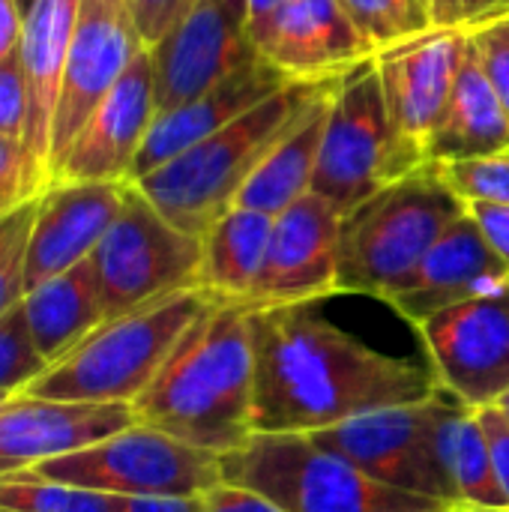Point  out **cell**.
I'll use <instances>...</instances> for the list:
<instances>
[{"label": "cell", "mask_w": 509, "mask_h": 512, "mask_svg": "<svg viewBox=\"0 0 509 512\" xmlns=\"http://www.w3.org/2000/svg\"><path fill=\"white\" fill-rule=\"evenodd\" d=\"M255 432L312 435L351 417L435 396L432 369L378 351L315 312V303L249 306Z\"/></svg>", "instance_id": "cell-1"}, {"label": "cell", "mask_w": 509, "mask_h": 512, "mask_svg": "<svg viewBox=\"0 0 509 512\" xmlns=\"http://www.w3.org/2000/svg\"><path fill=\"white\" fill-rule=\"evenodd\" d=\"M132 411L138 423L216 456L243 447L255 435L249 306L216 300L180 336Z\"/></svg>", "instance_id": "cell-2"}, {"label": "cell", "mask_w": 509, "mask_h": 512, "mask_svg": "<svg viewBox=\"0 0 509 512\" xmlns=\"http://www.w3.org/2000/svg\"><path fill=\"white\" fill-rule=\"evenodd\" d=\"M336 81L339 78L288 81L210 138L132 183L171 225L204 237L210 225L237 204L240 189L267 153L336 87Z\"/></svg>", "instance_id": "cell-3"}, {"label": "cell", "mask_w": 509, "mask_h": 512, "mask_svg": "<svg viewBox=\"0 0 509 512\" xmlns=\"http://www.w3.org/2000/svg\"><path fill=\"white\" fill-rule=\"evenodd\" d=\"M213 303V294L189 288L105 321L24 393L60 402L132 405L153 384L180 336Z\"/></svg>", "instance_id": "cell-4"}, {"label": "cell", "mask_w": 509, "mask_h": 512, "mask_svg": "<svg viewBox=\"0 0 509 512\" xmlns=\"http://www.w3.org/2000/svg\"><path fill=\"white\" fill-rule=\"evenodd\" d=\"M465 213L468 204L435 165L390 183L342 219L339 294L387 300Z\"/></svg>", "instance_id": "cell-5"}, {"label": "cell", "mask_w": 509, "mask_h": 512, "mask_svg": "<svg viewBox=\"0 0 509 512\" xmlns=\"http://www.w3.org/2000/svg\"><path fill=\"white\" fill-rule=\"evenodd\" d=\"M222 483L252 489L282 512H456L384 486L300 432H255L219 456Z\"/></svg>", "instance_id": "cell-6"}, {"label": "cell", "mask_w": 509, "mask_h": 512, "mask_svg": "<svg viewBox=\"0 0 509 512\" xmlns=\"http://www.w3.org/2000/svg\"><path fill=\"white\" fill-rule=\"evenodd\" d=\"M423 165L426 162L402 144L390 123L375 60L357 63L336 81L312 192L345 219L381 189Z\"/></svg>", "instance_id": "cell-7"}, {"label": "cell", "mask_w": 509, "mask_h": 512, "mask_svg": "<svg viewBox=\"0 0 509 512\" xmlns=\"http://www.w3.org/2000/svg\"><path fill=\"white\" fill-rule=\"evenodd\" d=\"M102 315L114 321L177 291L198 288L201 237L171 225L135 183H126L123 207L90 255Z\"/></svg>", "instance_id": "cell-8"}, {"label": "cell", "mask_w": 509, "mask_h": 512, "mask_svg": "<svg viewBox=\"0 0 509 512\" xmlns=\"http://www.w3.org/2000/svg\"><path fill=\"white\" fill-rule=\"evenodd\" d=\"M33 471L117 498H189L222 483L216 453L198 450L144 423L51 459Z\"/></svg>", "instance_id": "cell-9"}, {"label": "cell", "mask_w": 509, "mask_h": 512, "mask_svg": "<svg viewBox=\"0 0 509 512\" xmlns=\"http://www.w3.org/2000/svg\"><path fill=\"white\" fill-rule=\"evenodd\" d=\"M435 405L438 393L423 402L351 417L339 426L312 432V438L324 450L348 459L366 477L456 510L453 489L435 453Z\"/></svg>", "instance_id": "cell-10"}, {"label": "cell", "mask_w": 509, "mask_h": 512, "mask_svg": "<svg viewBox=\"0 0 509 512\" xmlns=\"http://www.w3.org/2000/svg\"><path fill=\"white\" fill-rule=\"evenodd\" d=\"M438 387L468 408H492L509 393V285L450 306L420 327Z\"/></svg>", "instance_id": "cell-11"}, {"label": "cell", "mask_w": 509, "mask_h": 512, "mask_svg": "<svg viewBox=\"0 0 509 512\" xmlns=\"http://www.w3.org/2000/svg\"><path fill=\"white\" fill-rule=\"evenodd\" d=\"M156 81V114H165L240 66L258 60L249 39L246 0H198L168 33L150 48Z\"/></svg>", "instance_id": "cell-12"}, {"label": "cell", "mask_w": 509, "mask_h": 512, "mask_svg": "<svg viewBox=\"0 0 509 512\" xmlns=\"http://www.w3.org/2000/svg\"><path fill=\"white\" fill-rule=\"evenodd\" d=\"M144 48L129 0H81L51 123V171Z\"/></svg>", "instance_id": "cell-13"}, {"label": "cell", "mask_w": 509, "mask_h": 512, "mask_svg": "<svg viewBox=\"0 0 509 512\" xmlns=\"http://www.w3.org/2000/svg\"><path fill=\"white\" fill-rule=\"evenodd\" d=\"M339 234L342 216L315 192L282 210L249 306H297L339 294Z\"/></svg>", "instance_id": "cell-14"}, {"label": "cell", "mask_w": 509, "mask_h": 512, "mask_svg": "<svg viewBox=\"0 0 509 512\" xmlns=\"http://www.w3.org/2000/svg\"><path fill=\"white\" fill-rule=\"evenodd\" d=\"M156 120V81L150 48L84 120L51 171V183H129L141 144ZM48 183V186H51Z\"/></svg>", "instance_id": "cell-15"}, {"label": "cell", "mask_w": 509, "mask_h": 512, "mask_svg": "<svg viewBox=\"0 0 509 512\" xmlns=\"http://www.w3.org/2000/svg\"><path fill=\"white\" fill-rule=\"evenodd\" d=\"M468 33L471 30L429 27L372 54L390 123L402 144L411 147L423 162L426 138L447 105Z\"/></svg>", "instance_id": "cell-16"}, {"label": "cell", "mask_w": 509, "mask_h": 512, "mask_svg": "<svg viewBox=\"0 0 509 512\" xmlns=\"http://www.w3.org/2000/svg\"><path fill=\"white\" fill-rule=\"evenodd\" d=\"M261 60L291 81H330L372 57L342 0H288L249 33Z\"/></svg>", "instance_id": "cell-17"}, {"label": "cell", "mask_w": 509, "mask_h": 512, "mask_svg": "<svg viewBox=\"0 0 509 512\" xmlns=\"http://www.w3.org/2000/svg\"><path fill=\"white\" fill-rule=\"evenodd\" d=\"M135 423L132 405L60 402L15 393L0 405V477L69 456Z\"/></svg>", "instance_id": "cell-18"}, {"label": "cell", "mask_w": 509, "mask_h": 512, "mask_svg": "<svg viewBox=\"0 0 509 512\" xmlns=\"http://www.w3.org/2000/svg\"><path fill=\"white\" fill-rule=\"evenodd\" d=\"M78 9L81 0H30L24 9L18 54L27 81V126L21 138L27 198L42 195L51 180V123Z\"/></svg>", "instance_id": "cell-19"}, {"label": "cell", "mask_w": 509, "mask_h": 512, "mask_svg": "<svg viewBox=\"0 0 509 512\" xmlns=\"http://www.w3.org/2000/svg\"><path fill=\"white\" fill-rule=\"evenodd\" d=\"M126 183H51L39 201L27 243L24 294L96 252L123 207Z\"/></svg>", "instance_id": "cell-20"}, {"label": "cell", "mask_w": 509, "mask_h": 512, "mask_svg": "<svg viewBox=\"0 0 509 512\" xmlns=\"http://www.w3.org/2000/svg\"><path fill=\"white\" fill-rule=\"evenodd\" d=\"M509 285V267L486 243L477 222L465 213L426 252L417 270L384 300L405 321L420 327L432 315Z\"/></svg>", "instance_id": "cell-21"}, {"label": "cell", "mask_w": 509, "mask_h": 512, "mask_svg": "<svg viewBox=\"0 0 509 512\" xmlns=\"http://www.w3.org/2000/svg\"><path fill=\"white\" fill-rule=\"evenodd\" d=\"M288 81L291 78H285L279 69H273L267 60L258 57V60L240 66L237 72H231L225 81H219L207 93H201L165 114H156V120L141 144V153L135 159L129 183L156 171L159 165L171 162L174 156L186 153L198 141L210 138L213 132H219L222 126H228L231 120H237L258 102H264L267 96L282 90Z\"/></svg>", "instance_id": "cell-22"}, {"label": "cell", "mask_w": 509, "mask_h": 512, "mask_svg": "<svg viewBox=\"0 0 509 512\" xmlns=\"http://www.w3.org/2000/svg\"><path fill=\"white\" fill-rule=\"evenodd\" d=\"M509 147V114L492 90L486 69L480 63L477 45L468 33V45L450 87L447 105L435 120L423 156L426 165L468 162L495 156Z\"/></svg>", "instance_id": "cell-23"}, {"label": "cell", "mask_w": 509, "mask_h": 512, "mask_svg": "<svg viewBox=\"0 0 509 512\" xmlns=\"http://www.w3.org/2000/svg\"><path fill=\"white\" fill-rule=\"evenodd\" d=\"M435 453L453 489L456 510H509L498 486L480 411L438 390Z\"/></svg>", "instance_id": "cell-24"}, {"label": "cell", "mask_w": 509, "mask_h": 512, "mask_svg": "<svg viewBox=\"0 0 509 512\" xmlns=\"http://www.w3.org/2000/svg\"><path fill=\"white\" fill-rule=\"evenodd\" d=\"M21 309L33 345L48 360V366L66 357L75 345H81L99 324H105L99 285L90 261L30 288L21 300Z\"/></svg>", "instance_id": "cell-25"}, {"label": "cell", "mask_w": 509, "mask_h": 512, "mask_svg": "<svg viewBox=\"0 0 509 512\" xmlns=\"http://www.w3.org/2000/svg\"><path fill=\"white\" fill-rule=\"evenodd\" d=\"M273 219L276 216L246 207H231L219 216L201 237L198 288L216 300L249 306L273 234Z\"/></svg>", "instance_id": "cell-26"}, {"label": "cell", "mask_w": 509, "mask_h": 512, "mask_svg": "<svg viewBox=\"0 0 509 512\" xmlns=\"http://www.w3.org/2000/svg\"><path fill=\"white\" fill-rule=\"evenodd\" d=\"M333 90L324 99H318L315 108L267 153V159L255 168V174L240 189L234 207L279 216L294 201L312 192V177L321 153V135H324Z\"/></svg>", "instance_id": "cell-27"}, {"label": "cell", "mask_w": 509, "mask_h": 512, "mask_svg": "<svg viewBox=\"0 0 509 512\" xmlns=\"http://www.w3.org/2000/svg\"><path fill=\"white\" fill-rule=\"evenodd\" d=\"M0 512H117V498L27 468L0 477Z\"/></svg>", "instance_id": "cell-28"}, {"label": "cell", "mask_w": 509, "mask_h": 512, "mask_svg": "<svg viewBox=\"0 0 509 512\" xmlns=\"http://www.w3.org/2000/svg\"><path fill=\"white\" fill-rule=\"evenodd\" d=\"M342 6L372 54L432 27L423 0H342Z\"/></svg>", "instance_id": "cell-29"}, {"label": "cell", "mask_w": 509, "mask_h": 512, "mask_svg": "<svg viewBox=\"0 0 509 512\" xmlns=\"http://www.w3.org/2000/svg\"><path fill=\"white\" fill-rule=\"evenodd\" d=\"M36 198H27L0 216V315L24 300V270H27V243L36 216Z\"/></svg>", "instance_id": "cell-30"}, {"label": "cell", "mask_w": 509, "mask_h": 512, "mask_svg": "<svg viewBox=\"0 0 509 512\" xmlns=\"http://www.w3.org/2000/svg\"><path fill=\"white\" fill-rule=\"evenodd\" d=\"M48 360L33 345L21 303L0 315V393H24L42 372Z\"/></svg>", "instance_id": "cell-31"}, {"label": "cell", "mask_w": 509, "mask_h": 512, "mask_svg": "<svg viewBox=\"0 0 509 512\" xmlns=\"http://www.w3.org/2000/svg\"><path fill=\"white\" fill-rule=\"evenodd\" d=\"M444 183L465 201H489V204H509V147L468 162H447L435 165Z\"/></svg>", "instance_id": "cell-32"}, {"label": "cell", "mask_w": 509, "mask_h": 512, "mask_svg": "<svg viewBox=\"0 0 509 512\" xmlns=\"http://www.w3.org/2000/svg\"><path fill=\"white\" fill-rule=\"evenodd\" d=\"M471 39L477 45V54H480V63L486 69L492 90L498 93L501 105L509 114V15L471 30Z\"/></svg>", "instance_id": "cell-33"}, {"label": "cell", "mask_w": 509, "mask_h": 512, "mask_svg": "<svg viewBox=\"0 0 509 512\" xmlns=\"http://www.w3.org/2000/svg\"><path fill=\"white\" fill-rule=\"evenodd\" d=\"M432 27L477 30L509 15V0H423Z\"/></svg>", "instance_id": "cell-34"}, {"label": "cell", "mask_w": 509, "mask_h": 512, "mask_svg": "<svg viewBox=\"0 0 509 512\" xmlns=\"http://www.w3.org/2000/svg\"><path fill=\"white\" fill-rule=\"evenodd\" d=\"M27 126V81L18 48L0 60V135L21 141Z\"/></svg>", "instance_id": "cell-35"}, {"label": "cell", "mask_w": 509, "mask_h": 512, "mask_svg": "<svg viewBox=\"0 0 509 512\" xmlns=\"http://www.w3.org/2000/svg\"><path fill=\"white\" fill-rule=\"evenodd\" d=\"M195 3L198 0H129V9L144 45L153 48Z\"/></svg>", "instance_id": "cell-36"}, {"label": "cell", "mask_w": 509, "mask_h": 512, "mask_svg": "<svg viewBox=\"0 0 509 512\" xmlns=\"http://www.w3.org/2000/svg\"><path fill=\"white\" fill-rule=\"evenodd\" d=\"M27 201V174L21 141L0 135V216Z\"/></svg>", "instance_id": "cell-37"}, {"label": "cell", "mask_w": 509, "mask_h": 512, "mask_svg": "<svg viewBox=\"0 0 509 512\" xmlns=\"http://www.w3.org/2000/svg\"><path fill=\"white\" fill-rule=\"evenodd\" d=\"M480 423H483V432L489 441L498 486H501L509 507V417L498 405H492V408H480Z\"/></svg>", "instance_id": "cell-38"}, {"label": "cell", "mask_w": 509, "mask_h": 512, "mask_svg": "<svg viewBox=\"0 0 509 512\" xmlns=\"http://www.w3.org/2000/svg\"><path fill=\"white\" fill-rule=\"evenodd\" d=\"M468 216L483 231L486 243L495 249V255L509 267V204H489V201H471Z\"/></svg>", "instance_id": "cell-39"}, {"label": "cell", "mask_w": 509, "mask_h": 512, "mask_svg": "<svg viewBox=\"0 0 509 512\" xmlns=\"http://www.w3.org/2000/svg\"><path fill=\"white\" fill-rule=\"evenodd\" d=\"M201 498H204L207 512H282L264 495H258L252 489L231 486V483H219V486L207 489Z\"/></svg>", "instance_id": "cell-40"}, {"label": "cell", "mask_w": 509, "mask_h": 512, "mask_svg": "<svg viewBox=\"0 0 509 512\" xmlns=\"http://www.w3.org/2000/svg\"><path fill=\"white\" fill-rule=\"evenodd\" d=\"M117 512H207V507H204L201 495H189V498H117Z\"/></svg>", "instance_id": "cell-41"}, {"label": "cell", "mask_w": 509, "mask_h": 512, "mask_svg": "<svg viewBox=\"0 0 509 512\" xmlns=\"http://www.w3.org/2000/svg\"><path fill=\"white\" fill-rule=\"evenodd\" d=\"M24 27V9L18 0H0V60H6L18 42Z\"/></svg>", "instance_id": "cell-42"}, {"label": "cell", "mask_w": 509, "mask_h": 512, "mask_svg": "<svg viewBox=\"0 0 509 512\" xmlns=\"http://www.w3.org/2000/svg\"><path fill=\"white\" fill-rule=\"evenodd\" d=\"M288 0H246V9H249V33L255 27H261L270 15H276Z\"/></svg>", "instance_id": "cell-43"}, {"label": "cell", "mask_w": 509, "mask_h": 512, "mask_svg": "<svg viewBox=\"0 0 509 512\" xmlns=\"http://www.w3.org/2000/svg\"><path fill=\"white\" fill-rule=\"evenodd\" d=\"M498 408H501V411H504V414L509 417V393L504 396V399H501V402H498Z\"/></svg>", "instance_id": "cell-44"}, {"label": "cell", "mask_w": 509, "mask_h": 512, "mask_svg": "<svg viewBox=\"0 0 509 512\" xmlns=\"http://www.w3.org/2000/svg\"><path fill=\"white\" fill-rule=\"evenodd\" d=\"M456 512H509V510H456Z\"/></svg>", "instance_id": "cell-45"}, {"label": "cell", "mask_w": 509, "mask_h": 512, "mask_svg": "<svg viewBox=\"0 0 509 512\" xmlns=\"http://www.w3.org/2000/svg\"><path fill=\"white\" fill-rule=\"evenodd\" d=\"M6 399H9V393H0V405H3Z\"/></svg>", "instance_id": "cell-46"}, {"label": "cell", "mask_w": 509, "mask_h": 512, "mask_svg": "<svg viewBox=\"0 0 509 512\" xmlns=\"http://www.w3.org/2000/svg\"><path fill=\"white\" fill-rule=\"evenodd\" d=\"M18 3H21V9H27V6H30V0H18Z\"/></svg>", "instance_id": "cell-47"}]
</instances>
